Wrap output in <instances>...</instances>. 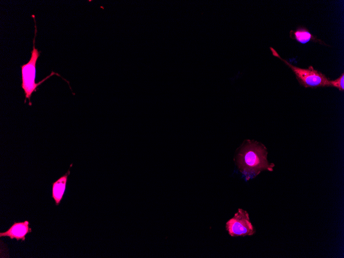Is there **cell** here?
<instances>
[{
	"label": "cell",
	"instance_id": "1",
	"mask_svg": "<svg viewBox=\"0 0 344 258\" xmlns=\"http://www.w3.org/2000/svg\"><path fill=\"white\" fill-rule=\"evenodd\" d=\"M267 150L262 144L247 140L237 150L234 161L246 181L255 178L264 170L271 171L274 164L267 160Z\"/></svg>",
	"mask_w": 344,
	"mask_h": 258
},
{
	"label": "cell",
	"instance_id": "2",
	"mask_svg": "<svg viewBox=\"0 0 344 258\" xmlns=\"http://www.w3.org/2000/svg\"><path fill=\"white\" fill-rule=\"evenodd\" d=\"M32 16L33 18L35 23V37L33 40V49L31 52V55L29 61L27 63L21 66L22 73L21 87L23 89L25 95V103L26 102V99H28L29 100V105L30 106L31 105L30 97L32 93L37 90V88L39 85L53 75H57L61 77L58 73L52 72L49 76H47L41 81L38 83L35 82L36 73V65L37 60L40 56V52L35 46V41L37 36V30L35 16L32 15Z\"/></svg>",
	"mask_w": 344,
	"mask_h": 258
},
{
	"label": "cell",
	"instance_id": "3",
	"mask_svg": "<svg viewBox=\"0 0 344 258\" xmlns=\"http://www.w3.org/2000/svg\"><path fill=\"white\" fill-rule=\"evenodd\" d=\"M270 49L273 56L280 59L293 71L301 85L305 88L330 87V80L322 73L315 70L312 66H309L308 68L294 66L283 59L274 48L270 47Z\"/></svg>",
	"mask_w": 344,
	"mask_h": 258
},
{
	"label": "cell",
	"instance_id": "4",
	"mask_svg": "<svg viewBox=\"0 0 344 258\" xmlns=\"http://www.w3.org/2000/svg\"><path fill=\"white\" fill-rule=\"evenodd\" d=\"M226 229L232 237L251 236L255 233L248 213L241 208L226 222Z\"/></svg>",
	"mask_w": 344,
	"mask_h": 258
},
{
	"label": "cell",
	"instance_id": "5",
	"mask_svg": "<svg viewBox=\"0 0 344 258\" xmlns=\"http://www.w3.org/2000/svg\"><path fill=\"white\" fill-rule=\"evenodd\" d=\"M30 223L28 220L22 222H14L12 225L5 232H1V237H9L10 239H16V240L25 241L26 236L32 232L29 227Z\"/></svg>",
	"mask_w": 344,
	"mask_h": 258
},
{
	"label": "cell",
	"instance_id": "6",
	"mask_svg": "<svg viewBox=\"0 0 344 258\" xmlns=\"http://www.w3.org/2000/svg\"><path fill=\"white\" fill-rule=\"evenodd\" d=\"M70 174V170L69 169L65 174L52 183L51 197L55 200L56 205H58L63 199Z\"/></svg>",
	"mask_w": 344,
	"mask_h": 258
},
{
	"label": "cell",
	"instance_id": "7",
	"mask_svg": "<svg viewBox=\"0 0 344 258\" xmlns=\"http://www.w3.org/2000/svg\"><path fill=\"white\" fill-rule=\"evenodd\" d=\"M289 36L292 39L296 40L302 44H305L311 41L325 44L323 42L317 39L307 29L304 27H298L296 30H291L289 32Z\"/></svg>",
	"mask_w": 344,
	"mask_h": 258
},
{
	"label": "cell",
	"instance_id": "8",
	"mask_svg": "<svg viewBox=\"0 0 344 258\" xmlns=\"http://www.w3.org/2000/svg\"><path fill=\"white\" fill-rule=\"evenodd\" d=\"M330 87L337 88L341 91L344 90V74L342 73L339 77L334 80L329 81Z\"/></svg>",
	"mask_w": 344,
	"mask_h": 258
}]
</instances>
